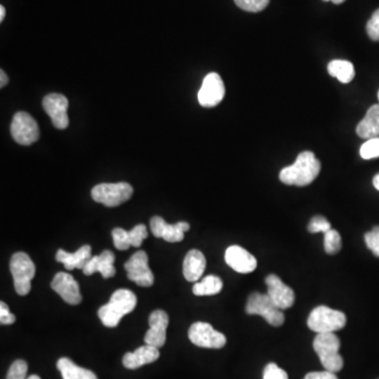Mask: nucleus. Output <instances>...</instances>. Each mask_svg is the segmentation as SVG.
Wrapping results in <instances>:
<instances>
[{"instance_id": "1", "label": "nucleus", "mask_w": 379, "mask_h": 379, "mask_svg": "<svg viewBox=\"0 0 379 379\" xmlns=\"http://www.w3.org/2000/svg\"><path fill=\"white\" fill-rule=\"evenodd\" d=\"M321 164L313 152L305 151L297 156L292 166H286L279 173V179L284 185L305 187L317 178Z\"/></svg>"}, {"instance_id": "2", "label": "nucleus", "mask_w": 379, "mask_h": 379, "mask_svg": "<svg viewBox=\"0 0 379 379\" xmlns=\"http://www.w3.org/2000/svg\"><path fill=\"white\" fill-rule=\"evenodd\" d=\"M137 305V297L132 291L119 288L112 294L107 305L98 310V317L103 326L115 328L126 314L131 313Z\"/></svg>"}, {"instance_id": "3", "label": "nucleus", "mask_w": 379, "mask_h": 379, "mask_svg": "<svg viewBox=\"0 0 379 379\" xmlns=\"http://www.w3.org/2000/svg\"><path fill=\"white\" fill-rule=\"evenodd\" d=\"M313 347L324 370L337 373L343 368V359L339 354L340 340L334 333L317 334L313 341Z\"/></svg>"}, {"instance_id": "4", "label": "nucleus", "mask_w": 379, "mask_h": 379, "mask_svg": "<svg viewBox=\"0 0 379 379\" xmlns=\"http://www.w3.org/2000/svg\"><path fill=\"white\" fill-rule=\"evenodd\" d=\"M307 324L309 328L317 334L334 333L345 328L347 317L343 312L319 305L311 312Z\"/></svg>"}, {"instance_id": "5", "label": "nucleus", "mask_w": 379, "mask_h": 379, "mask_svg": "<svg viewBox=\"0 0 379 379\" xmlns=\"http://www.w3.org/2000/svg\"><path fill=\"white\" fill-rule=\"evenodd\" d=\"M10 270L14 278L15 291L17 294L25 296L31 291V281L35 276L36 267L29 255L17 252L10 261Z\"/></svg>"}, {"instance_id": "6", "label": "nucleus", "mask_w": 379, "mask_h": 379, "mask_svg": "<svg viewBox=\"0 0 379 379\" xmlns=\"http://www.w3.org/2000/svg\"><path fill=\"white\" fill-rule=\"evenodd\" d=\"M282 310L276 307L267 294L254 292L248 296L246 305V312L248 315H259L273 326L284 324V315Z\"/></svg>"}, {"instance_id": "7", "label": "nucleus", "mask_w": 379, "mask_h": 379, "mask_svg": "<svg viewBox=\"0 0 379 379\" xmlns=\"http://www.w3.org/2000/svg\"><path fill=\"white\" fill-rule=\"evenodd\" d=\"M91 194L94 201L114 208L132 197L133 187L128 182L100 183L93 187Z\"/></svg>"}, {"instance_id": "8", "label": "nucleus", "mask_w": 379, "mask_h": 379, "mask_svg": "<svg viewBox=\"0 0 379 379\" xmlns=\"http://www.w3.org/2000/svg\"><path fill=\"white\" fill-rule=\"evenodd\" d=\"M189 338L194 345L206 349H221L227 343L225 335L215 330L208 322L198 321L192 324Z\"/></svg>"}, {"instance_id": "9", "label": "nucleus", "mask_w": 379, "mask_h": 379, "mask_svg": "<svg viewBox=\"0 0 379 379\" xmlns=\"http://www.w3.org/2000/svg\"><path fill=\"white\" fill-rule=\"evenodd\" d=\"M11 134L19 145H29L39 138V128L29 114L17 112L11 124Z\"/></svg>"}, {"instance_id": "10", "label": "nucleus", "mask_w": 379, "mask_h": 379, "mask_svg": "<svg viewBox=\"0 0 379 379\" xmlns=\"http://www.w3.org/2000/svg\"><path fill=\"white\" fill-rule=\"evenodd\" d=\"M124 270L131 281L140 286H151L154 284V275L149 267V257L145 251H138L124 263Z\"/></svg>"}, {"instance_id": "11", "label": "nucleus", "mask_w": 379, "mask_h": 379, "mask_svg": "<svg viewBox=\"0 0 379 379\" xmlns=\"http://www.w3.org/2000/svg\"><path fill=\"white\" fill-rule=\"evenodd\" d=\"M225 95V84L217 73H210L204 77L198 92V102L204 107H216Z\"/></svg>"}, {"instance_id": "12", "label": "nucleus", "mask_w": 379, "mask_h": 379, "mask_svg": "<svg viewBox=\"0 0 379 379\" xmlns=\"http://www.w3.org/2000/svg\"><path fill=\"white\" fill-rule=\"evenodd\" d=\"M46 113L50 116L55 128L59 130H65L69 126V116H67V107H69V100L62 94L46 95L42 101Z\"/></svg>"}, {"instance_id": "13", "label": "nucleus", "mask_w": 379, "mask_h": 379, "mask_svg": "<svg viewBox=\"0 0 379 379\" xmlns=\"http://www.w3.org/2000/svg\"><path fill=\"white\" fill-rule=\"evenodd\" d=\"M265 281L267 286V295L276 307L286 310L294 305V291L284 284L277 275L271 274L265 277Z\"/></svg>"}, {"instance_id": "14", "label": "nucleus", "mask_w": 379, "mask_h": 379, "mask_svg": "<svg viewBox=\"0 0 379 379\" xmlns=\"http://www.w3.org/2000/svg\"><path fill=\"white\" fill-rule=\"evenodd\" d=\"M151 231L157 238H164L168 242H180L185 238V232L189 231L190 223L179 221L174 225H168L164 218L154 216L151 219Z\"/></svg>"}, {"instance_id": "15", "label": "nucleus", "mask_w": 379, "mask_h": 379, "mask_svg": "<svg viewBox=\"0 0 379 379\" xmlns=\"http://www.w3.org/2000/svg\"><path fill=\"white\" fill-rule=\"evenodd\" d=\"M51 286L69 305H76L81 302L79 284L69 274L59 272L53 278Z\"/></svg>"}, {"instance_id": "16", "label": "nucleus", "mask_w": 379, "mask_h": 379, "mask_svg": "<svg viewBox=\"0 0 379 379\" xmlns=\"http://www.w3.org/2000/svg\"><path fill=\"white\" fill-rule=\"evenodd\" d=\"M149 328L145 333V345H153V347H164L166 339V328L168 326V314L161 310L153 311L149 317Z\"/></svg>"}, {"instance_id": "17", "label": "nucleus", "mask_w": 379, "mask_h": 379, "mask_svg": "<svg viewBox=\"0 0 379 379\" xmlns=\"http://www.w3.org/2000/svg\"><path fill=\"white\" fill-rule=\"evenodd\" d=\"M225 259L227 265L238 273H251L257 267L256 258L239 246H229L225 251Z\"/></svg>"}, {"instance_id": "18", "label": "nucleus", "mask_w": 379, "mask_h": 379, "mask_svg": "<svg viewBox=\"0 0 379 379\" xmlns=\"http://www.w3.org/2000/svg\"><path fill=\"white\" fill-rule=\"evenodd\" d=\"M114 261H115L114 253L109 250H105L98 256H92V258L86 262L82 272L86 276H91L99 272L102 277L107 279V278L113 277L116 274Z\"/></svg>"}, {"instance_id": "19", "label": "nucleus", "mask_w": 379, "mask_h": 379, "mask_svg": "<svg viewBox=\"0 0 379 379\" xmlns=\"http://www.w3.org/2000/svg\"><path fill=\"white\" fill-rule=\"evenodd\" d=\"M159 355L158 347L145 345L135 350L132 353H126L122 358V364L126 368L135 370L145 364L156 361L159 358Z\"/></svg>"}, {"instance_id": "20", "label": "nucleus", "mask_w": 379, "mask_h": 379, "mask_svg": "<svg viewBox=\"0 0 379 379\" xmlns=\"http://www.w3.org/2000/svg\"><path fill=\"white\" fill-rule=\"evenodd\" d=\"M92 258V248L88 244L82 246L78 248L75 253H67L63 250L57 251L56 260L63 263L65 269L69 270H84L86 262Z\"/></svg>"}, {"instance_id": "21", "label": "nucleus", "mask_w": 379, "mask_h": 379, "mask_svg": "<svg viewBox=\"0 0 379 379\" xmlns=\"http://www.w3.org/2000/svg\"><path fill=\"white\" fill-rule=\"evenodd\" d=\"M206 257L200 251H189L183 260V276L187 281H197L199 278H201L206 270Z\"/></svg>"}, {"instance_id": "22", "label": "nucleus", "mask_w": 379, "mask_h": 379, "mask_svg": "<svg viewBox=\"0 0 379 379\" xmlns=\"http://www.w3.org/2000/svg\"><path fill=\"white\" fill-rule=\"evenodd\" d=\"M356 133L366 140L379 137V105H372L368 109L364 119L357 124Z\"/></svg>"}, {"instance_id": "23", "label": "nucleus", "mask_w": 379, "mask_h": 379, "mask_svg": "<svg viewBox=\"0 0 379 379\" xmlns=\"http://www.w3.org/2000/svg\"><path fill=\"white\" fill-rule=\"evenodd\" d=\"M57 368L62 379H98L94 372L78 366L67 357L60 358L57 361Z\"/></svg>"}, {"instance_id": "24", "label": "nucleus", "mask_w": 379, "mask_h": 379, "mask_svg": "<svg viewBox=\"0 0 379 379\" xmlns=\"http://www.w3.org/2000/svg\"><path fill=\"white\" fill-rule=\"evenodd\" d=\"M328 72L332 77H336L343 84H349L355 76L353 63L341 59L331 61L328 65Z\"/></svg>"}, {"instance_id": "25", "label": "nucleus", "mask_w": 379, "mask_h": 379, "mask_svg": "<svg viewBox=\"0 0 379 379\" xmlns=\"http://www.w3.org/2000/svg\"><path fill=\"white\" fill-rule=\"evenodd\" d=\"M222 280L218 276L208 275L194 284L193 293L196 296L216 295L222 290Z\"/></svg>"}, {"instance_id": "26", "label": "nucleus", "mask_w": 379, "mask_h": 379, "mask_svg": "<svg viewBox=\"0 0 379 379\" xmlns=\"http://www.w3.org/2000/svg\"><path fill=\"white\" fill-rule=\"evenodd\" d=\"M341 237L336 230L331 229L324 233V250L328 254H336L341 250Z\"/></svg>"}, {"instance_id": "27", "label": "nucleus", "mask_w": 379, "mask_h": 379, "mask_svg": "<svg viewBox=\"0 0 379 379\" xmlns=\"http://www.w3.org/2000/svg\"><path fill=\"white\" fill-rule=\"evenodd\" d=\"M360 156L368 160L379 157V137L368 139L360 147Z\"/></svg>"}, {"instance_id": "28", "label": "nucleus", "mask_w": 379, "mask_h": 379, "mask_svg": "<svg viewBox=\"0 0 379 379\" xmlns=\"http://www.w3.org/2000/svg\"><path fill=\"white\" fill-rule=\"evenodd\" d=\"M112 237H113L114 244L117 250L126 251L132 246L128 231H126L121 227H115L112 231Z\"/></svg>"}, {"instance_id": "29", "label": "nucleus", "mask_w": 379, "mask_h": 379, "mask_svg": "<svg viewBox=\"0 0 379 379\" xmlns=\"http://www.w3.org/2000/svg\"><path fill=\"white\" fill-rule=\"evenodd\" d=\"M27 364L25 360H15L11 364L6 375V379H27Z\"/></svg>"}, {"instance_id": "30", "label": "nucleus", "mask_w": 379, "mask_h": 379, "mask_svg": "<svg viewBox=\"0 0 379 379\" xmlns=\"http://www.w3.org/2000/svg\"><path fill=\"white\" fill-rule=\"evenodd\" d=\"M236 6L246 12L257 13L267 8L270 0H234Z\"/></svg>"}, {"instance_id": "31", "label": "nucleus", "mask_w": 379, "mask_h": 379, "mask_svg": "<svg viewBox=\"0 0 379 379\" xmlns=\"http://www.w3.org/2000/svg\"><path fill=\"white\" fill-rule=\"evenodd\" d=\"M130 235L131 244L135 248H139L142 244V241L147 238V227L142 223L135 225L131 231H128Z\"/></svg>"}, {"instance_id": "32", "label": "nucleus", "mask_w": 379, "mask_h": 379, "mask_svg": "<svg viewBox=\"0 0 379 379\" xmlns=\"http://www.w3.org/2000/svg\"><path fill=\"white\" fill-rule=\"evenodd\" d=\"M331 230V223L326 220V218H324V216H314L313 218L310 221L309 225H307V231L310 233H326V232L330 231Z\"/></svg>"}, {"instance_id": "33", "label": "nucleus", "mask_w": 379, "mask_h": 379, "mask_svg": "<svg viewBox=\"0 0 379 379\" xmlns=\"http://www.w3.org/2000/svg\"><path fill=\"white\" fill-rule=\"evenodd\" d=\"M364 241L373 254L379 257V227H374L372 231L364 234Z\"/></svg>"}, {"instance_id": "34", "label": "nucleus", "mask_w": 379, "mask_h": 379, "mask_svg": "<svg viewBox=\"0 0 379 379\" xmlns=\"http://www.w3.org/2000/svg\"><path fill=\"white\" fill-rule=\"evenodd\" d=\"M366 33L373 41H379V8L373 13L366 23Z\"/></svg>"}, {"instance_id": "35", "label": "nucleus", "mask_w": 379, "mask_h": 379, "mask_svg": "<svg viewBox=\"0 0 379 379\" xmlns=\"http://www.w3.org/2000/svg\"><path fill=\"white\" fill-rule=\"evenodd\" d=\"M263 379H288L286 371L280 368L277 364L271 362L267 364L263 371Z\"/></svg>"}, {"instance_id": "36", "label": "nucleus", "mask_w": 379, "mask_h": 379, "mask_svg": "<svg viewBox=\"0 0 379 379\" xmlns=\"http://www.w3.org/2000/svg\"><path fill=\"white\" fill-rule=\"evenodd\" d=\"M15 320H16V317L10 313L8 305L1 301L0 302V324L8 326V324H14Z\"/></svg>"}, {"instance_id": "37", "label": "nucleus", "mask_w": 379, "mask_h": 379, "mask_svg": "<svg viewBox=\"0 0 379 379\" xmlns=\"http://www.w3.org/2000/svg\"><path fill=\"white\" fill-rule=\"evenodd\" d=\"M305 379H338L335 373L330 371H321V372H311L305 375Z\"/></svg>"}, {"instance_id": "38", "label": "nucleus", "mask_w": 379, "mask_h": 379, "mask_svg": "<svg viewBox=\"0 0 379 379\" xmlns=\"http://www.w3.org/2000/svg\"><path fill=\"white\" fill-rule=\"evenodd\" d=\"M8 76H6V74L4 73V69H1V71H0V86H1V88H4V86H6V84H8Z\"/></svg>"}, {"instance_id": "39", "label": "nucleus", "mask_w": 379, "mask_h": 379, "mask_svg": "<svg viewBox=\"0 0 379 379\" xmlns=\"http://www.w3.org/2000/svg\"><path fill=\"white\" fill-rule=\"evenodd\" d=\"M373 185H374L375 189L379 191V173L375 175L374 178H373Z\"/></svg>"}, {"instance_id": "40", "label": "nucleus", "mask_w": 379, "mask_h": 379, "mask_svg": "<svg viewBox=\"0 0 379 379\" xmlns=\"http://www.w3.org/2000/svg\"><path fill=\"white\" fill-rule=\"evenodd\" d=\"M4 16H6V10L4 6H0V21L4 20Z\"/></svg>"}, {"instance_id": "41", "label": "nucleus", "mask_w": 379, "mask_h": 379, "mask_svg": "<svg viewBox=\"0 0 379 379\" xmlns=\"http://www.w3.org/2000/svg\"><path fill=\"white\" fill-rule=\"evenodd\" d=\"M324 1H332L333 4H343V1H345V0H324Z\"/></svg>"}, {"instance_id": "42", "label": "nucleus", "mask_w": 379, "mask_h": 379, "mask_svg": "<svg viewBox=\"0 0 379 379\" xmlns=\"http://www.w3.org/2000/svg\"><path fill=\"white\" fill-rule=\"evenodd\" d=\"M27 379H41V378H40V377L38 376V375H31V376L27 377Z\"/></svg>"}, {"instance_id": "43", "label": "nucleus", "mask_w": 379, "mask_h": 379, "mask_svg": "<svg viewBox=\"0 0 379 379\" xmlns=\"http://www.w3.org/2000/svg\"><path fill=\"white\" fill-rule=\"evenodd\" d=\"M377 96H378V100H379V91H378V94H377Z\"/></svg>"}]
</instances>
